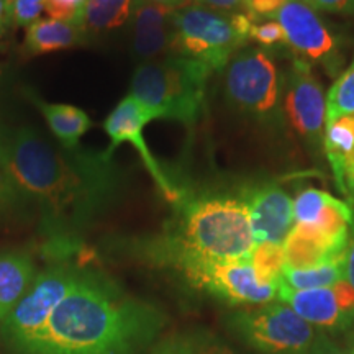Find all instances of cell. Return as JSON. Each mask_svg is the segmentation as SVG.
<instances>
[{
	"label": "cell",
	"mask_w": 354,
	"mask_h": 354,
	"mask_svg": "<svg viewBox=\"0 0 354 354\" xmlns=\"http://www.w3.org/2000/svg\"><path fill=\"white\" fill-rule=\"evenodd\" d=\"M0 167L20 198L38 209L51 253L66 258L115 201L117 165L104 151L57 149L33 128H0Z\"/></svg>",
	"instance_id": "cell-1"
},
{
	"label": "cell",
	"mask_w": 354,
	"mask_h": 354,
	"mask_svg": "<svg viewBox=\"0 0 354 354\" xmlns=\"http://www.w3.org/2000/svg\"><path fill=\"white\" fill-rule=\"evenodd\" d=\"M161 313L127 294L112 277L82 268L41 335L17 354H146Z\"/></svg>",
	"instance_id": "cell-2"
},
{
	"label": "cell",
	"mask_w": 354,
	"mask_h": 354,
	"mask_svg": "<svg viewBox=\"0 0 354 354\" xmlns=\"http://www.w3.org/2000/svg\"><path fill=\"white\" fill-rule=\"evenodd\" d=\"M177 203H180L179 215L166 241L172 263L250 259L256 241L250 210L241 196L202 194Z\"/></svg>",
	"instance_id": "cell-3"
},
{
	"label": "cell",
	"mask_w": 354,
	"mask_h": 354,
	"mask_svg": "<svg viewBox=\"0 0 354 354\" xmlns=\"http://www.w3.org/2000/svg\"><path fill=\"white\" fill-rule=\"evenodd\" d=\"M212 71L183 55L146 61L133 73L130 94L156 115V120L194 127L202 117Z\"/></svg>",
	"instance_id": "cell-4"
},
{
	"label": "cell",
	"mask_w": 354,
	"mask_h": 354,
	"mask_svg": "<svg viewBox=\"0 0 354 354\" xmlns=\"http://www.w3.org/2000/svg\"><path fill=\"white\" fill-rule=\"evenodd\" d=\"M256 20L250 13L190 3L174 13V53L198 61L212 73L220 71L245 46Z\"/></svg>",
	"instance_id": "cell-5"
},
{
	"label": "cell",
	"mask_w": 354,
	"mask_h": 354,
	"mask_svg": "<svg viewBox=\"0 0 354 354\" xmlns=\"http://www.w3.org/2000/svg\"><path fill=\"white\" fill-rule=\"evenodd\" d=\"M82 266L61 258L37 274L15 308L0 323V339L10 354L20 353L41 335L57 305L81 276Z\"/></svg>",
	"instance_id": "cell-6"
},
{
	"label": "cell",
	"mask_w": 354,
	"mask_h": 354,
	"mask_svg": "<svg viewBox=\"0 0 354 354\" xmlns=\"http://www.w3.org/2000/svg\"><path fill=\"white\" fill-rule=\"evenodd\" d=\"M223 69L225 95L234 109L259 122L281 117L282 82L268 53L241 50Z\"/></svg>",
	"instance_id": "cell-7"
},
{
	"label": "cell",
	"mask_w": 354,
	"mask_h": 354,
	"mask_svg": "<svg viewBox=\"0 0 354 354\" xmlns=\"http://www.w3.org/2000/svg\"><path fill=\"white\" fill-rule=\"evenodd\" d=\"M236 326L264 354H310L318 339L315 326L281 300L245 310L236 317Z\"/></svg>",
	"instance_id": "cell-8"
},
{
	"label": "cell",
	"mask_w": 354,
	"mask_h": 354,
	"mask_svg": "<svg viewBox=\"0 0 354 354\" xmlns=\"http://www.w3.org/2000/svg\"><path fill=\"white\" fill-rule=\"evenodd\" d=\"M187 281L232 305H266L277 297V286L264 282L250 259L234 263L185 261L176 264Z\"/></svg>",
	"instance_id": "cell-9"
},
{
	"label": "cell",
	"mask_w": 354,
	"mask_h": 354,
	"mask_svg": "<svg viewBox=\"0 0 354 354\" xmlns=\"http://www.w3.org/2000/svg\"><path fill=\"white\" fill-rule=\"evenodd\" d=\"M153 120H156V115L149 109H146L141 102L136 100L131 94L123 97L118 102L117 107L105 118L104 125H102L110 138L109 148L104 149V156L107 159H113V153L117 151L118 146L123 143L131 145L138 151L146 171L149 172V176H151L154 184L158 185V189L161 190L162 196L169 202L177 203L183 198V192L176 187L172 179L166 176L162 166L153 156L151 149H149L145 140V127Z\"/></svg>",
	"instance_id": "cell-10"
},
{
	"label": "cell",
	"mask_w": 354,
	"mask_h": 354,
	"mask_svg": "<svg viewBox=\"0 0 354 354\" xmlns=\"http://www.w3.org/2000/svg\"><path fill=\"white\" fill-rule=\"evenodd\" d=\"M287 120L308 145L323 146L326 125V95L312 66L295 57L282 86Z\"/></svg>",
	"instance_id": "cell-11"
},
{
	"label": "cell",
	"mask_w": 354,
	"mask_h": 354,
	"mask_svg": "<svg viewBox=\"0 0 354 354\" xmlns=\"http://www.w3.org/2000/svg\"><path fill=\"white\" fill-rule=\"evenodd\" d=\"M276 19L284 28L287 44L299 59L308 64H322L333 73L338 66L336 39L328 26L304 0H287Z\"/></svg>",
	"instance_id": "cell-12"
},
{
	"label": "cell",
	"mask_w": 354,
	"mask_h": 354,
	"mask_svg": "<svg viewBox=\"0 0 354 354\" xmlns=\"http://www.w3.org/2000/svg\"><path fill=\"white\" fill-rule=\"evenodd\" d=\"M277 299L315 328L339 331L354 325V289L346 281L307 290L290 289L279 281Z\"/></svg>",
	"instance_id": "cell-13"
},
{
	"label": "cell",
	"mask_w": 354,
	"mask_h": 354,
	"mask_svg": "<svg viewBox=\"0 0 354 354\" xmlns=\"http://www.w3.org/2000/svg\"><path fill=\"white\" fill-rule=\"evenodd\" d=\"M251 216L256 245L274 243L284 245L294 228V201L276 184H264L243 192Z\"/></svg>",
	"instance_id": "cell-14"
},
{
	"label": "cell",
	"mask_w": 354,
	"mask_h": 354,
	"mask_svg": "<svg viewBox=\"0 0 354 354\" xmlns=\"http://www.w3.org/2000/svg\"><path fill=\"white\" fill-rule=\"evenodd\" d=\"M176 10L136 0L131 24V50L140 63L174 55Z\"/></svg>",
	"instance_id": "cell-15"
},
{
	"label": "cell",
	"mask_w": 354,
	"mask_h": 354,
	"mask_svg": "<svg viewBox=\"0 0 354 354\" xmlns=\"http://www.w3.org/2000/svg\"><path fill=\"white\" fill-rule=\"evenodd\" d=\"M348 243H338L312 225L295 223L284 241L287 269H310L344 259Z\"/></svg>",
	"instance_id": "cell-16"
},
{
	"label": "cell",
	"mask_w": 354,
	"mask_h": 354,
	"mask_svg": "<svg viewBox=\"0 0 354 354\" xmlns=\"http://www.w3.org/2000/svg\"><path fill=\"white\" fill-rule=\"evenodd\" d=\"M37 274V266L28 253L0 251V323L20 302Z\"/></svg>",
	"instance_id": "cell-17"
},
{
	"label": "cell",
	"mask_w": 354,
	"mask_h": 354,
	"mask_svg": "<svg viewBox=\"0 0 354 354\" xmlns=\"http://www.w3.org/2000/svg\"><path fill=\"white\" fill-rule=\"evenodd\" d=\"M87 33L79 24L55 19H39L26 28L24 50L28 56L64 51L87 41Z\"/></svg>",
	"instance_id": "cell-18"
},
{
	"label": "cell",
	"mask_w": 354,
	"mask_h": 354,
	"mask_svg": "<svg viewBox=\"0 0 354 354\" xmlns=\"http://www.w3.org/2000/svg\"><path fill=\"white\" fill-rule=\"evenodd\" d=\"M33 104L46 120L48 127L64 149L79 148V141L91 130L92 120L82 109L68 104H50L32 97Z\"/></svg>",
	"instance_id": "cell-19"
},
{
	"label": "cell",
	"mask_w": 354,
	"mask_h": 354,
	"mask_svg": "<svg viewBox=\"0 0 354 354\" xmlns=\"http://www.w3.org/2000/svg\"><path fill=\"white\" fill-rule=\"evenodd\" d=\"M323 148L333 171L336 184L342 179L344 166L354 154V113L339 115L328 120L323 133Z\"/></svg>",
	"instance_id": "cell-20"
},
{
	"label": "cell",
	"mask_w": 354,
	"mask_h": 354,
	"mask_svg": "<svg viewBox=\"0 0 354 354\" xmlns=\"http://www.w3.org/2000/svg\"><path fill=\"white\" fill-rule=\"evenodd\" d=\"M136 0H87L81 25L88 35L113 32L130 21Z\"/></svg>",
	"instance_id": "cell-21"
},
{
	"label": "cell",
	"mask_w": 354,
	"mask_h": 354,
	"mask_svg": "<svg viewBox=\"0 0 354 354\" xmlns=\"http://www.w3.org/2000/svg\"><path fill=\"white\" fill-rule=\"evenodd\" d=\"M151 354H234L233 349L205 330L177 331L159 339Z\"/></svg>",
	"instance_id": "cell-22"
},
{
	"label": "cell",
	"mask_w": 354,
	"mask_h": 354,
	"mask_svg": "<svg viewBox=\"0 0 354 354\" xmlns=\"http://www.w3.org/2000/svg\"><path fill=\"white\" fill-rule=\"evenodd\" d=\"M282 284L295 290L322 289L331 287L344 281V259L333 261V263L318 266L310 269H282L281 279Z\"/></svg>",
	"instance_id": "cell-23"
},
{
	"label": "cell",
	"mask_w": 354,
	"mask_h": 354,
	"mask_svg": "<svg viewBox=\"0 0 354 354\" xmlns=\"http://www.w3.org/2000/svg\"><path fill=\"white\" fill-rule=\"evenodd\" d=\"M346 113H354V59L339 74L326 95V122Z\"/></svg>",
	"instance_id": "cell-24"
},
{
	"label": "cell",
	"mask_w": 354,
	"mask_h": 354,
	"mask_svg": "<svg viewBox=\"0 0 354 354\" xmlns=\"http://www.w3.org/2000/svg\"><path fill=\"white\" fill-rule=\"evenodd\" d=\"M250 261L264 282L279 284V279H281L282 269L286 264L284 245H274V243L256 245L250 256Z\"/></svg>",
	"instance_id": "cell-25"
},
{
	"label": "cell",
	"mask_w": 354,
	"mask_h": 354,
	"mask_svg": "<svg viewBox=\"0 0 354 354\" xmlns=\"http://www.w3.org/2000/svg\"><path fill=\"white\" fill-rule=\"evenodd\" d=\"M330 194L320 189H305L299 192L294 201V220L295 223L312 225L317 215L320 214L322 207L325 205Z\"/></svg>",
	"instance_id": "cell-26"
},
{
	"label": "cell",
	"mask_w": 354,
	"mask_h": 354,
	"mask_svg": "<svg viewBox=\"0 0 354 354\" xmlns=\"http://www.w3.org/2000/svg\"><path fill=\"white\" fill-rule=\"evenodd\" d=\"M10 24L17 28H28L30 25L41 19L46 0H7Z\"/></svg>",
	"instance_id": "cell-27"
},
{
	"label": "cell",
	"mask_w": 354,
	"mask_h": 354,
	"mask_svg": "<svg viewBox=\"0 0 354 354\" xmlns=\"http://www.w3.org/2000/svg\"><path fill=\"white\" fill-rule=\"evenodd\" d=\"M250 39H254L264 48H289L287 38L281 24L277 20H268L263 24H258V20L253 21L250 30Z\"/></svg>",
	"instance_id": "cell-28"
},
{
	"label": "cell",
	"mask_w": 354,
	"mask_h": 354,
	"mask_svg": "<svg viewBox=\"0 0 354 354\" xmlns=\"http://www.w3.org/2000/svg\"><path fill=\"white\" fill-rule=\"evenodd\" d=\"M87 0H46L44 12L50 15V19L61 21H74V24L81 25L82 10Z\"/></svg>",
	"instance_id": "cell-29"
},
{
	"label": "cell",
	"mask_w": 354,
	"mask_h": 354,
	"mask_svg": "<svg viewBox=\"0 0 354 354\" xmlns=\"http://www.w3.org/2000/svg\"><path fill=\"white\" fill-rule=\"evenodd\" d=\"M287 0H248V12L250 15L266 17V19H276L277 12L284 7Z\"/></svg>",
	"instance_id": "cell-30"
},
{
	"label": "cell",
	"mask_w": 354,
	"mask_h": 354,
	"mask_svg": "<svg viewBox=\"0 0 354 354\" xmlns=\"http://www.w3.org/2000/svg\"><path fill=\"white\" fill-rule=\"evenodd\" d=\"M307 3L315 10L354 15V0H307Z\"/></svg>",
	"instance_id": "cell-31"
},
{
	"label": "cell",
	"mask_w": 354,
	"mask_h": 354,
	"mask_svg": "<svg viewBox=\"0 0 354 354\" xmlns=\"http://www.w3.org/2000/svg\"><path fill=\"white\" fill-rule=\"evenodd\" d=\"M336 185H338V189L342 190L343 196L346 197L348 203L351 205V209L354 212V154L348 161V165L344 166L342 179H339V183Z\"/></svg>",
	"instance_id": "cell-32"
},
{
	"label": "cell",
	"mask_w": 354,
	"mask_h": 354,
	"mask_svg": "<svg viewBox=\"0 0 354 354\" xmlns=\"http://www.w3.org/2000/svg\"><path fill=\"white\" fill-rule=\"evenodd\" d=\"M13 205H20V198L13 190L12 184L8 183L6 172L0 167V212L12 209Z\"/></svg>",
	"instance_id": "cell-33"
},
{
	"label": "cell",
	"mask_w": 354,
	"mask_h": 354,
	"mask_svg": "<svg viewBox=\"0 0 354 354\" xmlns=\"http://www.w3.org/2000/svg\"><path fill=\"white\" fill-rule=\"evenodd\" d=\"M198 3L220 12L250 13L248 12V0H198Z\"/></svg>",
	"instance_id": "cell-34"
},
{
	"label": "cell",
	"mask_w": 354,
	"mask_h": 354,
	"mask_svg": "<svg viewBox=\"0 0 354 354\" xmlns=\"http://www.w3.org/2000/svg\"><path fill=\"white\" fill-rule=\"evenodd\" d=\"M344 281L354 289V216L351 232H349V240L346 248V256H344Z\"/></svg>",
	"instance_id": "cell-35"
},
{
	"label": "cell",
	"mask_w": 354,
	"mask_h": 354,
	"mask_svg": "<svg viewBox=\"0 0 354 354\" xmlns=\"http://www.w3.org/2000/svg\"><path fill=\"white\" fill-rule=\"evenodd\" d=\"M310 354H348V353L343 351V349L339 348L336 343L330 342L328 338L322 336V338H318L317 343L313 344Z\"/></svg>",
	"instance_id": "cell-36"
},
{
	"label": "cell",
	"mask_w": 354,
	"mask_h": 354,
	"mask_svg": "<svg viewBox=\"0 0 354 354\" xmlns=\"http://www.w3.org/2000/svg\"><path fill=\"white\" fill-rule=\"evenodd\" d=\"M10 15H8V2L7 0H0V38L6 35L10 26Z\"/></svg>",
	"instance_id": "cell-37"
},
{
	"label": "cell",
	"mask_w": 354,
	"mask_h": 354,
	"mask_svg": "<svg viewBox=\"0 0 354 354\" xmlns=\"http://www.w3.org/2000/svg\"><path fill=\"white\" fill-rule=\"evenodd\" d=\"M148 2L156 3V6L172 8V10H179V8H184L192 3V0H148Z\"/></svg>",
	"instance_id": "cell-38"
},
{
	"label": "cell",
	"mask_w": 354,
	"mask_h": 354,
	"mask_svg": "<svg viewBox=\"0 0 354 354\" xmlns=\"http://www.w3.org/2000/svg\"><path fill=\"white\" fill-rule=\"evenodd\" d=\"M348 354H354V346H353V349H351V351H349Z\"/></svg>",
	"instance_id": "cell-39"
},
{
	"label": "cell",
	"mask_w": 354,
	"mask_h": 354,
	"mask_svg": "<svg viewBox=\"0 0 354 354\" xmlns=\"http://www.w3.org/2000/svg\"><path fill=\"white\" fill-rule=\"evenodd\" d=\"M304 2H307V0H304Z\"/></svg>",
	"instance_id": "cell-40"
}]
</instances>
